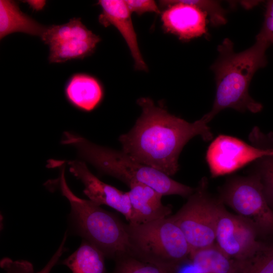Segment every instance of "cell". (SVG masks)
<instances>
[{"mask_svg": "<svg viewBox=\"0 0 273 273\" xmlns=\"http://www.w3.org/2000/svg\"><path fill=\"white\" fill-rule=\"evenodd\" d=\"M66 239L67 234H65L59 247L47 264L42 269L35 273H50L66 250L64 246ZM0 266L5 273H34L32 264L25 260H14L8 257H5L1 260Z\"/></svg>", "mask_w": 273, "mask_h": 273, "instance_id": "cell-20", "label": "cell"}, {"mask_svg": "<svg viewBox=\"0 0 273 273\" xmlns=\"http://www.w3.org/2000/svg\"><path fill=\"white\" fill-rule=\"evenodd\" d=\"M54 181L70 203V218L76 234L95 246L107 258L115 261L131 255L127 223L115 213L75 195L66 181L64 165Z\"/></svg>", "mask_w": 273, "mask_h": 273, "instance_id": "cell-3", "label": "cell"}, {"mask_svg": "<svg viewBox=\"0 0 273 273\" xmlns=\"http://www.w3.org/2000/svg\"><path fill=\"white\" fill-rule=\"evenodd\" d=\"M111 273L165 272L163 269L159 266L128 255L115 261V266Z\"/></svg>", "mask_w": 273, "mask_h": 273, "instance_id": "cell-21", "label": "cell"}, {"mask_svg": "<svg viewBox=\"0 0 273 273\" xmlns=\"http://www.w3.org/2000/svg\"><path fill=\"white\" fill-rule=\"evenodd\" d=\"M137 103L142 114L119 141L122 151L142 164L171 176L178 170L179 154L191 139L199 135L209 141L213 138L204 116L191 123L156 106L149 98H140Z\"/></svg>", "mask_w": 273, "mask_h": 273, "instance_id": "cell-1", "label": "cell"}, {"mask_svg": "<svg viewBox=\"0 0 273 273\" xmlns=\"http://www.w3.org/2000/svg\"><path fill=\"white\" fill-rule=\"evenodd\" d=\"M221 199L253 224L259 234L273 236V210L256 174L230 179L221 190Z\"/></svg>", "mask_w": 273, "mask_h": 273, "instance_id": "cell-7", "label": "cell"}, {"mask_svg": "<svg viewBox=\"0 0 273 273\" xmlns=\"http://www.w3.org/2000/svg\"><path fill=\"white\" fill-rule=\"evenodd\" d=\"M70 172L84 186L83 193L88 200L101 206L106 205L121 213L129 222L131 208L127 192H123L106 184L96 176L83 160L68 162Z\"/></svg>", "mask_w": 273, "mask_h": 273, "instance_id": "cell-11", "label": "cell"}, {"mask_svg": "<svg viewBox=\"0 0 273 273\" xmlns=\"http://www.w3.org/2000/svg\"><path fill=\"white\" fill-rule=\"evenodd\" d=\"M100 41L99 36L87 28L75 23L60 28L55 40L49 45V59L51 63L83 59L91 55Z\"/></svg>", "mask_w": 273, "mask_h": 273, "instance_id": "cell-12", "label": "cell"}, {"mask_svg": "<svg viewBox=\"0 0 273 273\" xmlns=\"http://www.w3.org/2000/svg\"><path fill=\"white\" fill-rule=\"evenodd\" d=\"M258 232L250 222L225 210L220 204L215 226V244L238 262L250 257L259 246Z\"/></svg>", "mask_w": 273, "mask_h": 273, "instance_id": "cell-8", "label": "cell"}, {"mask_svg": "<svg viewBox=\"0 0 273 273\" xmlns=\"http://www.w3.org/2000/svg\"><path fill=\"white\" fill-rule=\"evenodd\" d=\"M190 257L201 273H239L238 262L214 244L192 251Z\"/></svg>", "mask_w": 273, "mask_h": 273, "instance_id": "cell-18", "label": "cell"}, {"mask_svg": "<svg viewBox=\"0 0 273 273\" xmlns=\"http://www.w3.org/2000/svg\"><path fill=\"white\" fill-rule=\"evenodd\" d=\"M207 187V180L204 177L187 202L176 213L169 216L181 230L191 252L215 243L216 222L220 203L210 198Z\"/></svg>", "mask_w": 273, "mask_h": 273, "instance_id": "cell-6", "label": "cell"}, {"mask_svg": "<svg viewBox=\"0 0 273 273\" xmlns=\"http://www.w3.org/2000/svg\"><path fill=\"white\" fill-rule=\"evenodd\" d=\"M256 37L273 44V0L266 3L262 26Z\"/></svg>", "mask_w": 273, "mask_h": 273, "instance_id": "cell-23", "label": "cell"}, {"mask_svg": "<svg viewBox=\"0 0 273 273\" xmlns=\"http://www.w3.org/2000/svg\"><path fill=\"white\" fill-rule=\"evenodd\" d=\"M273 155V149L252 146L227 135H219L209 146L206 155L211 176L231 173L246 164Z\"/></svg>", "mask_w": 273, "mask_h": 273, "instance_id": "cell-9", "label": "cell"}, {"mask_svg": "<svg viewBox=\"0 0 273 273\" xmlns=\"http://www.w3.org/2000/svg\"><path fill=\"white\" fill-rule=\"evenodd\" d=\"M105 258L98 248L82 239L78 248L62 263L72 273H105Z\"/></svg>", "mask_w": 273, "mask_h": 273, "instance_id": "cell-17", "label": "cell"}, {"mask_svg": "<svg viewBox=\"0 0 273 273\" xmlns=\"http://www.w3.org/2000/svg\"><path fill=\"white\" fill-rule=\"evenodd\" d=\"M98 4L102 12L99 22L105 27L113 25L117 28L126 42L134 60L135 68L147 70V67L142 56L131 18V12L125 1L122 0H100Z\"/></svg>", "mask_w": 273, "mask_h": 273, "instance_id": "cell-13", "label": "cell"}, {"mask_svg": "<svg viewBox=\"0 0 273 273\" xmlns=\"http://www.w3.org/2000/svg\"><path fill=\"white\" fill-rule=\"evenodd\" d=\"M256 161L254 173L259 177L267 201L273 210V155Z\"/></svg>", "mask_w": 273, "mask_h": 273, "instance_id": "cell-22", "label": "cell"}, {"mask_svg": "<svg viewBox=\"0 0 273 273\" xmlns=\"http://www.w3.org/2000/svg\"><path fill=\"white\" fill-rule=\"evenodd\" d=\"M125 3L130 11L142 15L146 12L160 13V10L154 1L126 0Z\"/></svg>", "mask_w": 273, "mask_h": 273, "instance_id": "cell-25", "label": "cell"}, {"mask_svg": "<svg viewBox=\"0 0 273 273\" xmlns=\"http://www.w3.org/2000/svg\"><path fill=\"white\" fill-rule=\"evenodd\" d=\"M61 142L74 147L79 157L100 173L114 177L128 187L134 181L140 183L163 196L173 188L174 180L170 176L137 162L122 151L97 145L68 131L64 133Z\"/></svg>", "mask_w": 273, "mask_h": 273, "instance_id": "cell-4", "label": "cell"}, {"mask_svg": "<svg viewBox=\"0 0 273 273\" xmlns=\"http://www.w3.org/2000/svg\"><path fill=\"white\" fill-rule=\"evenodd\" d=\"M166 9L161 15L164 29L180 40L207 35V13L197 5V0L160 1Z\"/></svg>", "mask_w": 273, "mask_h": 273, "instance_id": "cell-10", "label": "cell"}, {"mask_svg": "<svg viewBox=\"0 0 273 273\" xmlns=\"http://www.w3.org/2000/svg\"><path fill=\"white\" fill-rule=\"evenodd\" d=\"M270 44L256 37L255 43L239 53L233 42L225 38L218 46V58L211 66L216 81V94L211 110L204 115L210 122L221 111L231 108L239 112L257 113L262 105L249 94L255 73L267 63L266 51Z\"/></svg>", "mask_w": 273, "mask_h": 273, "instance_id": "cell-2", "label": "cell"}, {"mask_svg": "<svg viewBox=\"0 0 273 273\" xmlns=\"http://www.w3.org/2000/svg\"><path fill=\"white\" fill-rule=\"evenodd\" d=\"M65 93L72 105L84 111L94 109L103 96V88L99 81L84 73L73 75L66 85Z\"/></svg>", "mask_w": 273, "mask_h": 273, "instance_id": "cell-15", "label": "cell"}, {"mask_svg": "<svg viewBox=\"0 0 273 273\" xmlns=\"http://www.w3.org/2000/svg\"><path fill=\"white\" fill-rule=\"evenodd\" d=\"M129 187L131 217L128 223H145L170 216L171 207L162 204V195L140 183L134 181Z\"/></svg>", "mask_w": 273, "mask_h": 273, "instance_id": "cell-14", "label": "cell"}, {"mask_svg": "<svg viewBox=\"0 0 273 273\" xmlns=\"http://www.w3.org/2000/svg\"><path fill=\"white\" fill-rule=\"evenodd\" d=\"M131 256L164 267L189 256L191 249L170 217L145 223H127Z\"/></svg>", "mask_w": 273, "mask_h": 273, "instance_id": "cell-5", "label": "cell"}, {"mask_svg": "<svg viewBox=\"0 0 273 273\" xmlns=\"http://www.w3.org/2000/svg\"><path fill=\"white\" fill-rule=\"evenodd\" d=\"M238 263L239 273H273V243L260 242L250 257Z\"/></svg>", "mask_w": 273, "mask_h": 273, "instance_id": "cell-19", "label": "cell"}, {"mask_svg": "<svg viewBox=\"0 0 273 273\" xmlns=\"http://www.w3.org/2000/svg\"><path fill=\"white\" fill-rule=\"evenodd\" d=\"M30 6L33 8L34 10H41L44 7L45 1H28Z\"/></svg>", "mask_w": 273, "mask_h": 273, "instance_id": "cell-26", "label": "cell"}, {"mask_svg": "<svg viewBox=\"0 0 273 273\" xmlns=\"http://www.w3.org/2000/svg\"><path fill=\"white\" fill-rule=\"evenodd\" d=\"M161 267L165 273H201L190 255L169 265Z\"/></svg>", "mask_w": 273, "mask_h": 273, "instance_id": "cell-24", "label": "cell"}, {"mask_svg": "<svg viewBox=\"0 0 273 273\" xmlns=\"http://www.w3.org/2000/svg\"><path fill=\"white\" fill-rule=\"evenodd\" d=\"M46 29L22 12L17 4L10 0L0 1V38L20 32L41 36Z\"/></svg>", "mask_w": 273, "mask_h": 273, "instance_id": "cell-16", "label": "cell"}]
</instances>
